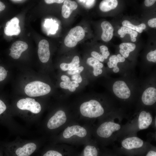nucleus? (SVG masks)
Returning <instances> with one entry per match:
<instances>
[{
	"instance_id": "1",
	"label": "nucleus",
	"mask_w": 156,
	"mask_h": 156,
	"mask_svg": "<svg viewBox=\"0 0 156 156\" xmlns=\"http://www.w3.org/2000/svg\"><path fill=\"white\" fill-rule=\"evenodd\" d=\"M51 88L50 85L39 80H35L28 82L24 86L25 94L30 97L43 96L49 94Z\"/></svg>"
},
{
	"instance_id": "2",
	"label": "nucleus",
	"mask_w": 156,
	"mask_h": 156,
	"mask_svg": "<svg viewBox=\"0 0 156 156\" xmlns=\"http://www.w3.org/2000/svg\"><path fill=\"white\" fill-rule=\"evenodd\" d=\"M80 110L82 116L90 118L100 116L104 113V109L100 103L94 99L83 103L80 106Z\"/></svg>"
},
{
	"instance_id": "3",
	"label": "nucleus",
	"mask_w": 156,
	"mask_h": 156,
	"mask_svg": "<svg viewBox=\"0 0 156 156\" xmlns=\"http://www.w3.org/2000/svg\"><path fill=\"white\" fill-rule=\"evenodd\" d=\"M16 106L20 110L27 111L34 114L39 113L42 109L38 102L33 98L29 97L20 99L16 102Z\"/></svg>"
},
{
	"instance_id": "4",
	"label": "nucleus",
	"mask_w": 156,
	"mask_h": 156,
	"mask_svg": "<svg viewBox=\"0 0 156 156\" xmlns=\"http://www.w3.org/2000/svg\"><path fill=\"white\" fill-rule=\"evenodd\" d=\"M120 126L118 124L109 121L101 124L96 130L97 135L100 137L107 138L110 137L114 131L119 130Z\"/></svg>"
},
{
	"instance_id": "5",
	"label": "nucleus",
	"mask_w": 156,
	"mask_h": 156,
	"mask_svg": "<svg viewBox=\"0 0 156 156\" xmlns=\"http://www.w3.org/2000/svg\"><path fill=\"white\" fill-rule=\"evenodd\" d=\"M113 90L115 94L121 99H127L131 95V91L126 83L123 81L115 82L113 86Z\"/></svg>"
},
{
	"instance_id": "6",
	"label": "nucleus",
	"mask_w": 156,
	"mask_h": 156,
	"mask_svg": "<svg viewBox=\"0 0 156 156\" xmlns=\"http://www.w3.org/2000/svg\"><path fill=\"white\" fill-rule=\"evenodd\" d=\"M67 118L65 112L62 110L57 111L49 119L47 127L50 129H56L66 122Z\"/></svg>"
},
{
	"instance_id": "7",
	"label": "nucleus",
	"mask_w": 156,
	"mask_h": 156,
	"mask_svg": "<svg viewBox=\"0 0 156 156\" xmlns=\"http://www.w3.org/2000/svg\"><path fill=\"white\" fill-rule=\"evenodd\" d=\"M38 55L40 61L43 63H46L49 60L50 55L49 44L47 40H40L38 45Z\"/></svg>"
},
{
	"instance_id": "8",
	"label": "nucleus",
	"mask_w": 156,
	"mask_h": 156,
	"mask_svg": "<svg viewBox=\"0 0 156 156\" xmlns=\"http://www.w3.org/2000/svg\"><path fill=\"white\" fill-rule=\"evenodd\" d=\"M28 48V45L26 42L17 41L12 44L9 55L13 59H18L20 57L22 53L27 50Z\"/></svg>"
},
{
	"instance_id": "9",
	"label": "nucleus",
	"mask_w": 156,
	"mask_h": 156,
	"mask_svg": "<svg viewBox=\"0 0 156 156\" xmlns=\"http://www.w3.org/2000/svg\"><path fill=\"white\" fill-rule=\"evenodd\" d=\"M19 19L16 17L13 18L8 21L4 29L5 34L9 36L19 34L21 31L20 27L19 25Z\"/></svg>"
},
{
	"instance_id": "10",
	"label": "nucleus",
	"mask_w": 156,
	"mask_h": 156,
	"mask_svg": "<svg viewBox=\"0 0 156 156\" xmlns=\"http://www.w3.org/2000/svg\"><path fill=\"white\" fill-rule=\"evenodd\" d=\"M87 134V131L84 128L79 125H75L68 127L64 131L63 135L65 138H70L73 135L83 138L85 137Z\"/></svg>"
},
{
	"instance_id": "11",
	"label": "nucleus",
	"mask_w": 156,
	"mask_h": 156,
	"mask_svg": "<svg viewBox=\"0 0 156 156\" xmlns=\"http://www.w3.org/2000/svg\"><path fill=\"white\" fill-rule=\"evenodd\" d=\"M142 100L146 105H151L156 101V89L153 87L146 89L143 92L142 96Z\"/></svg>"
},
{
	"instance_id": "12",
	"label": "nucleus",
	"mask_w": 156,
	"mask_h": 156,
	"mask_svg": "<svg viewBox=\"0 0 156 156\" xmlns=\"http://www.w3.org/2000/svg\"><path fill=\"white\" fill-rule=\"evenodd\" d=\"M66 36L77 44L78 42L81 40L84 37L85 32L81 27L77 26L71 29Z\"/></svg>"
},
{
	"instance_id": "13",
	"label": "nucleus",
	"mask_w": 156,
	"mask_h": 156,
	"mask_svg": "<svg viewBox=\"0 0 156 156\" xmlns=\"http://www.w3.org/2000/svg\"><path fill=\"white\" fill-rule=\"evenodd\" d=\"M36 148V145L34 143L29 142L17 148L15 153L17 156H30L35 151Z\"/></svg>"
},
{
	"instance_id": "14",
	"label": "nucleus",
	"mask_w": 156,
	"mask_h": 156,
	"mask_svg": "<svg viewBox=\"0 0 156 156\" xmlns=\"http://www.w3.org/2000/svg\"><path fill=\"white\" fill-rule=\"evenodd\" d=\"M143 144V140L136 137L127 138L124 140L122 142V146L129 150L141 147Z\"/></svg>"
},
{
	"instance_id": "15",
	"label": "nucleus",
	"mask_w": 156,
	"mask_h": 156,
	"mask_svg": "<svg viewBox=\"0 0 156 156\" xmlns=\"http://www.w3.org/2000/svg\"><path fill=\"white\" fill-rule=\"evenodd\" d=\"M101 27L103 31L102 39L105 42L110 41L113 35L114 29L112 26L109 22L104 21L101 23Z\"/></svg>"
},
{
	"instance_id": "16",
	"label": "nucleus",
	"mask_w": 156,
	"mask_h": 156,
	"mask_svg": "<svg viewBox=\"0 0 156 156\" xmlns=\"http://www.w3.org/2000/svg\"><path fill=\"white\" fill-rule=\"evenodd\" d=\"M152 118L150 114L143 111L140 114L138 119V127L140 129H147L152 122Z\"/></svg>"
},
{
	"instance_id": "17",
	"label": "nucleus",
	"mask_w": 156,
	"mask_h": 156,
	"mask_svg": "<svg viewBox=\"0 0 156 156\" xmlns=\"http://www.w3.org/2000/svg\"><path fill=\"white\" fill-rule=\"evenodd\" d=\"M109 61L107 62V65L110 68H113V71L115 73H117L120 70L119 68L117 66L118 62H122L125 60V58L121 56L120 54L117 55H113L109 58Z\"/></svg>"
},
{
	"instance_id": "18",
	"label": "nucleus",
	"mask_w": 156,
	"mask_h": 156,
	"mask_svg": "<svg viewBox=\"0 0 156 156\" xmlns=\"http://www.w3.org/2000/svg\"><path fill=\"white\" fill-rule=\"evenodd\" d=\"M136 47L135 44L133 43H122L119 45L120 53L124 58H127L129 53L135 49Z\"/></svg>"
},
{
	"instance_id": "19",
	"label": "nucleus",
	"mask_w": 156,
	"mask_h": 156,
	"mask_svg": "<svg viewBox=\"0 0 156 156\" xmlns=\"http://www.w3.org/2000/svg\"><path fill=\"white\" fill-rule=\"evenodd\" d=\"M118 4L116 0H104L100 3V10L103 12H107L115 8Z\"/></svg>"
},
{
	"instance_id": "20",
	"label": "nucleus",
	"mask_w": 156,
	"mask_h": 156,
	"mask_svg": "<svg viewBox=\"0 0 156 156\" xmlns=\"http://www.w3.org/2000/svg\"><path fill=\"white\" fill-rule=\"evenodd\" d=\"M118 33L121 38L124 37L126 34H130L131 41L133 42L136 41V39L135 37L138 35V33L136 31L124 26L121 27L120 29L118 30Z\"/></svg>"
},
{
	"instance_id": "21",
	"label": "nucleus",
	"mask_w": 156,
	"mask_h": 156,
	"mask_svg": "<svg viewBox=\"0 0 156 156\" xmlns=\"http://www.w3.org/2000/svg\"><path fill=\"white\" fill-rule=\"evenodd\" d=\"M79 57L76 55L74 57L71 62L69 63H62L60 64V67L62 70L66 71L79 67Z\"/></svg>"
},
{
	"instance_id": "22",
	"label": "nucleus",
	"mask_w": 156,
	"mask_h": 156,
	"mask_svg": "<svg viewBox=\"0 0 156 156\" xmlns=\"http://www.w3.org/2000/svg\"><path fill=\"white\" fill-rule=\"evenodd\" d=\"M122 25L123 26L128 27L134 30H135L140 33L142 32L143 30L145 29L146 27V26L144 23H142L139 25H135L127 20L123 21L122 23Z\"/></svg>"
},
{
	"instance_id": "23",
	"label": "nucleus",
	"mask_w": 156,
	"mask_h": 156,
	"mask_svg": "<svg viewBox=\"0 0 156 156\" xmlns=\"http://www.w3.org/2000/svg\"><path fill=\"white\" fill-rule=\"evenodd\" d=\"M83 154L84 156H97L98 152L95 147L88 145L84 149Z\"/></svg>"
},
{
	"instance_id": "24",
	"label": "nucleus",
	"mask_w": 156,
	"mask_h": 156,
	"mask_svg": "<svg viewBox=\"0 0 156 156\" xmlns=\"http://www.w3.org/2000/svg\"><path fill=\"white\" fill-rule=\"evenodd\" d=\"M70 81L69 82L63 81L61 82L60 84V86L62 88L68 89L70 92H74L76 88L71 85Z\"/></svg>"
},
{
	"instance_id": "25",
	"label": "nucleus",
	"mask_w": 156,
	"mask_h": 156,
	"mask_svg": "<svg viewBox=\"0 0 156 156\" xmlns=\"http://www.w3.org/2000/svg\"><path fill=\"white\" fill-rule=\"evenodd\" d=\"M63 5L68 7L72 11L76 9L78 6L76 2L70 0H64Z\"/></svg>"
},
{
	"instance_id": "26",
	"label": "nucleus",
	"mask_w": 156,
	"mask_h": 156,
	"mask_svg": "<svg viewBox=\"0 0 156 156\" xmlns=\"http://www.w3.org/2000/svg\"><path fill=\"white\" fill-rule=\"evenodd\" d=\"M62 14L65 18H68L72 11L67 6L63 5L62 7Z\"/></svg>"
},
{
	"instance_id": "27",
	"label": "nucleus",
	"mask_w": 156,
	"mask_h": 156,
	"mask_svg": "<svg viewBox=\"0 0 156 156\" xmlns=\"http://www.w3.org/2000/svg\"><path fill=\"white\" fill-rule=\"evenodd\" d=\"M101 52V55L104 58V59H107L110 53L108 51V48L106 46L102 45L100 47Z\"/></svg>"
},
{
	"instance_id": "28",
	"label": "nucleus",
	"mask_w": 156,
	"mask_h": 156,
	"mask_svg": "<svg viewBox=\"0 0 156 156\" xmlns=\"http://www.w3.org/2000/svg\"><path fill=\"white\" fill-rule=\"evenodd\" d=\"M146 58L148 61L152 62L154 63L156 62V50L149 52L146 56Z\"/></svg>"
},
{
	"instance_id": "29",
	"label": "nucleus",
	"mask_w": 156,
	"mask_h": 156,
	"mask_svg": "<svg viewBox=\"0 0 156 156\" xmlns=\"http://www.w3.org/2000/svg\"><path fill=\"white\" fill-rule=\"evenodd\" d=\"M84 68L83 66H79L78 67L68 70L67 73L68 74L70 75H73L76 73H80L83 70Z\"/></svg>"
},
{
	"instance_id": "30",
	"label": "nucleus",
	"mask_w": 156,
	"mask_h": 156,
	"mask_svg": "<svg viewBox=\"0 0 156 156\" xmlns=\"http://www.w3.org/2000/svg\"><path fill=\"white\" fill-rule=\"evenodd\" d=\"M8 75L7 70L3 67L0 66V81L4 80Z\"/></svg>"
},
{
	"instance_id": "31",
	"label": "nucleus",
	"mask_w": 156,
	"mask_h": 156,
	"mask_svg": "<svg viewBox=\"0 0 156 156\" xmlns=\"http://www.w3.org/2000/svg\"><path fill=\"white\" fill-rule=\"evenodd\" d=\"M91 54L93 57L98 60L100 62H103L104 61L105 59L101 54L96 51H92Z\"/></svg>"
},
{
	"instance_id": "32",
	"label": "nucleus",
	"mask_w": 156,
	"mask_h": 156,
	"mask_svg": "<svg viewBox=\"0 0 156 156\" xmlns=\"http://www.w3.org/2000/svg\"><path fill=\"white\" fill-rule=\"evenodd\" d=\"M43 156H62L58 152L54 150H49L44 153Z\"/></svg>"
},
{
	"instance_id": "33",
	"label": "nucleus",
	"mask_w": 156,
	"mask_h": 156,
	"mask_svg": "<svg viewBox=\"0 0 156 156\" xmlns=\"http://www.w3.org/2000/svg\"><path fill=\"white\" fill-rule=\"evenodd\" d=\"M100 62L93 57L88 58L87 60V63L89 65L92 66L95 64L99 63Z\"/></svg>"
},
{
	"instance_id": "34",
	"label": "nucleus",
	"mask_w": 156,
	"mask_h": 156,
	"mask_svg": "<svg viewBox=\"0 0 156 156\" xmlns=\"http://www.w3.org/2000/svg\"><path fill=\"white\" fill-rule=\"evenodd\" d=\"M71 79L73 81H75L78 83H81L82 80V77L80 73H76L72 75Z\"/></svg>"
},
{
	"instance_id": "35",
	"label": "nucleus",
	"mask_w": 156,
	"mask_h": 156,
	"mask_svg": "<svg viewBox=\"0 0 156 156\" xmlns=\"http://www.w3.org/2000/svg\"><path fill=\"white\" fill-rule=\"evenodd\" d=\"M6 105L2 100L0 99V115L3 113L6 110Z\"/></svg>"
},
{
	"instance_id": "36",
	"label": "nucleus",
	"mask_w": 156,
	"mask_h": 156,
	"mask_svg": "<svg viewBox=\"0 0 156 156\" xmlns=\"http://www.w3.org/2000/svg\"><path fill=\"white\" fill-rule=\"evenodd\" d=\"M148 26L151 27H156V18H153L149 19L148 22Z\"/></svg>"
},
{
	"instance_id": "37",
	"label": "nucleus",
	"mask_w": 156,
	"mask_h": 156,
	"mask_svg": "<svg viewBox=\"0 0 156 156\" xmlns=\"http://www.w3.org/2000/svg\"><path fill=\"white\" fill-rule=\"evenodd\" d=\"M64 0H44L46 3L48 4H52L56 3H61L64 1Z\"/></svg>"
},
{
	"instance_id": "38",
	"label": "nucleus",
	"mask_w": 156,
	"mask_h": 156,
	"mask_svg": "<svg viewBox=\"0 0 156 156\" xmlns=\"http://www.w3.org/2000/svg\"><path fill=\"white\" fill-rule=\"evenodd\" d=\"M156 1L155 0H145L144 1V4L147 7L151 6L153 5Z\"/></svg>"
},
{
	"instance_id": "39",
	"label": "nucleus",
	"mask_w": 156,
	"mask_h": 156,
	"mask_svg": "<svg viewBox=\"0 0 156 156\" xmlns=\"http://www.w3.org/2000/svg\"><path fill=\"white\" fill-rule=\"evenodd\" d=\"M61 79L63 81L69 82L71 81L69 77L65 75H62L61 77Z\"/></svg>"
},
{
	"instance_id": "40",
	"label": "nucleus",
	"mask_w": 156,
	"mask_h": 156,
	"mask_svg": "<svg viewBox=\"0 0 156 156\" xmlns=\"http://www.w3.org/2000/svg\"><path fill=\"white\" fill-rule=\"evenodd\" d=\"M146 156H156V152L153 151H150L148 153Z\"/></svg>"
},
{
	"instance_id": "41",
	"label": "nucleus",
	"mask_w": 156,
	"mask_h": 156,
	"mask_svg": "<svg viewBox=\"0 0 156 156\" xmlns=\"http://www.w3.org/2000/svg\"><path fill=\"white\" fill-rule=\"evenodd\" d=\"M71 85L75 88L78 87L79 86V83L75 81H71Z\"/></svg>"
},
{
	"instance_id": "42",
	"label": "nucleus",
	"mask_w": 156,
	"mask_h": 156,
	"mask_svg": "<svg viewBox=\"0 0 156 156\" xmlns=\"http://www.w3.org/2000/svg\"><path fill=\"white\" fill-rule=\"evenodd\" d=\"M5 8V5L0 1V11L4 10Z\"/></svg>"
},
{
	"instance_id": "43",
	"label": "nucleus",
	"mask_w": 156,
	"mask_h": 156,
	"mask_svg": "<svg viewBox=\"0 0 156 156\" xmlns=\"http://www.w3.org/2000/svg\"><path fill=\"white\" fill-rule=\"evenodd\" d=\"M11 1L14 3H20L24 2L25 1L22 0H11Z\"/></svg>"
}]
</instances>
